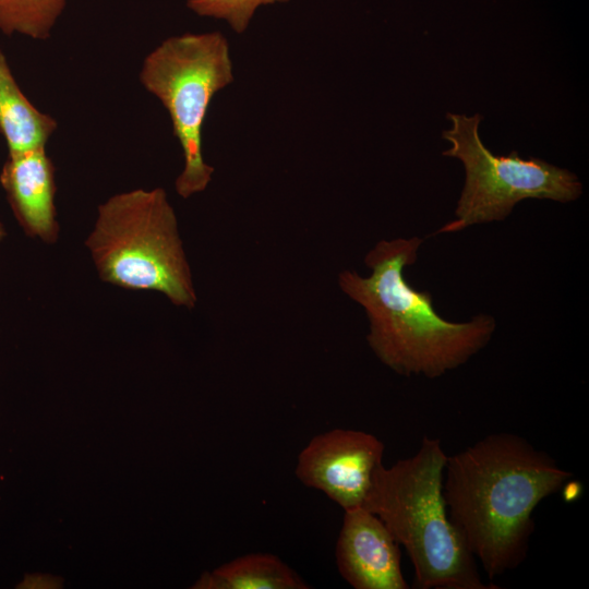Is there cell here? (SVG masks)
Listing matches in <instances>:
<instances>
[{
  "label": "cell",
  "instance_id": "10",
  "mask_svg": "<svg viewBox=\"0 0 589 589\" xmlns=\"http://www.w3.org/2000/svg\"><path fill=\"white\" fill-rule=\"evenodd\" d=\"M57 129V120L25 96L0 50V134L9 154L47 146Z\"/></svg>",
  "mask_w": 589,
  "mask_h": 589
},
{
  "label": "cell",
  "instance_id": "14",
  "mask_svg": "<svg viewBox=\"0 0 589 589\" xmlns=\"http://www.w3.org/2000/svg\"><path fill=\"white\" fill-rule=\"evenodd\" d=\"M7 230L4 225L0 221V242L5 238Z\"/></svg>",
  "mask_w": 589,
  "mask_h": 589
},
{
  "label": "cell",
  "instance_id": "1",
  "mask_svg": "<svg viewBox=\"0 0 589 589\" xmlns=\"http://www.w3.org/2000/svg\"><path fill=\"white\" fill-rule=\"evenodd\" d=\"M447 515L490 579L517 568L534 531L532 513L573 477L513 433H493L447 456Z\"/></svg>",
  "mask_w": 589,
  "mask_h": 589
},
{
  "label": "cell",
  "instance_id": "6",
  "mask_svg": "<svg viewBox=\"0 0 589 589\" xmlns=\"http://www.w3.org/2000/svg\"><path fill=\"white\" fill-rule=\"evenodd\" d=\"M452 122L443 131L450 147L444 156L461 161L466 179L455 211L456 218L436 233H450L467 227L505 219L515 205L527 199L567 203L577 200L584 190L578 177L537 157L521 158L516 151L507 156L494 155L479 134L483 117L446 115Z\"/></svg>",
  "mask_w": 589,
  "mask_h": 589
},
{
  "label": "cell",
  "instance_id": "5",
  "mask_svg": "<svg viewBox=\"0 0 589 589\" xmlns=\"http://www.w3.org/2000/svg\"><path fill=\"white\" fill-rule=\"evenodd\" d=\"M232 81L229 44L219 32L169 37L143 60L140 82L168 111L182 151L184 166L175 188L183 199L203 192L212 180L202 130L213 97Z\"/></svg>",
  "mask_w": 589,
  "mask_h": 589
},
{
  "label": "cell",
  "instance_id": "12",
  "mask_svg": "<svg viewBox=\"0 0 589 589\" xmlns=\"http://www.w3.org/2000/svg\"><path fill=\"white\" fill-rule=\"evenodd\" d=\"M69 0H0V32L47 40Z\"/></svg>",
  "mask_w": 589,
  "mask_h": 589
},
{
  "label": "cell",
  "instance_id": "13",
  "mask_svg": "<svg viewBox=\"0 0 589 589\" xmlns=\"http://www.w3.org/2000/svg\"><path fill=\"white\" fill-rule=\"evenodd\" d=\"M289 0H187V7L201 16L226 20L231 28L245 32L255 10L263 4Z\"/></svg>",
  "mask_w": 589,
  "mask_h": 589
},
{
  "label": "cell",
  "instance_id": "4",
  "mask_svg": "<svg viewBox=\"0 0 589 589\" xmlns=\"http://www.w3.org/2000/svg\"><path fill=\"white\" fill-rule=\"evenodd\" d=\"M85 247L101 281L157 291L177 306H195L197 296L177 215L163 188L108 197L97 208Z\"/></svg>",
  "mask_w": 589,
  "mask_h": 589
},
{
  "label": "cell",
  "instance_id": "2",
  "mask_svg": "<svg viewBox=\"0 0 589 589\" xmlns=\"http://www.w3.org/2000/svg\"><path fill=\"white\" fill-rule=\"evenodd\" d=\"M422 239L382 240L366 254L368 277L353 271L338 276L340 289L359 303L370 321L369 346L380 361L405 376L438 377L466 363L490 341L495 320L479 314L456 323L434 309L432 296L404 276L416 263Z\"/></svg>",
  "mask_w": 589,
  "mask_h": 589
},
{
  "label": "cell",
  "instance_id": "8",
  "mask_svg": "<svg viewBox=\"0 0 589 589\" xmlns=\"http://www.w3.org/2000/svg\"><path fill=\"white\" fill-rule=\"evenodd\" d=\"M398 545L373 513L363 507L345 510L335 551L337 569L354 589H408Z\"/></svg>",
  "mask_w": 589,
  "mask_h": 589
},
{
  "label": "cell",
  "instance_id": "3",
  "mask_svg": "<svg viewBox=\"0 0 589 589\" xmlns=\"http://www.w3.org/2000/svg\"><path fill=\"white\" fill-rule=\"evenodd\" d=\"M447 455L424 436L417 453L373 477L363 508L407 551L419 589H496L481 580L476 558L450 522L443 497Z\"/></svg>",
  "mask_w": 589,
  "mask_h": 589
},
{
  "label": "cell",
  "instance_id": "7",
  "mask_svg": "<svg viewBox=\"0 0 589 589\" xmlns=\"http://www.w3.org/2000/svg\"><path fill=\"white\" fill-rule=\"evenodd\" d=\"M384 449L373 434L333 429L305 445L294 473L304 485L322 491L344 510L363 507L374 473L383 465Z\"/></svg>",
  "mask_w": 589,
  "mask_h": 589
},
{
  "label": "cell",
  "instance_id": "11",
  "mask_svg": "<svg viewBox=\"0 0 589 589\" xmlns=\"http://www.w3.org/2000/svg\"><path fill=\"white\" fill-rule=\"evenodd\" d=\"M193 588L308 589L310 586L279 557L268 553H252L203 574Z\"/></svg>",
  "mask_w": 589,
  "mask_h": 589
},
{
  "label": "cell",
  "instance_id": "9",
  "mask_svg": "<svg viewBox=\"0 0 589 589\" xmlns=\"http://www.w3.org/2000/svg\"><path fill=\"white\" fill-rule=\"evenodd\" d=\"M0 183L24 232L47 244L59 239L56 170L46 146L9 154Z\"/></svg>",
  "mask_w": 589,
  "mask_h": 589
}]
</instances>
